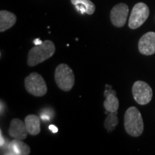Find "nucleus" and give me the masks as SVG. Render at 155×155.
Masks as SVG:
<instances>
[{
	"label": "nucleus",
	"mask_w": 155,
	"mask_h": 155,
	"mask_svg": "<svg viewBox=\"0 0 155 155\" xmlns=\"http://www.w3.org/2000/svg\"><path fill=\"white\" fill-rule=\"evenodd\" d=\"M55 53V45L50 40H45L41 45H35L30 50L28 56V65L35 66L51 58Z\"/></svg>",
	"instance_id": "nucleus-1"
},
{
	"label": "nucleus",
	"mask_w": 155,
	"mask_h": 155,
	"mask_svg": "<svg viewBox=\"0 0 155 155\" xmlns=\"http://www.w3.org/2000/svg\"><path fill=\"white\" fill-rule=\"evenodd\" d=\"M71 3L75 6L81 5L86 9V14L91 15L96 10V6L91 0H71Z\"/></svg>",
	"instance_id": "nucleus-15"
},
{
	"label": "nucleus",
	"mask_w": 155,
	"mask_h": 155,
	"mask_svg": "<svg viewBox=\"0 0 155 155\" xmlns=\"http://www.w3.org/2000/svg\"><path fill=\"white\" fill-rule=\"evenodd\" d=\"M25 124L26 126L28 134L32 136H36L40 132V121L38 116L34 114H30L25 119Z\"/></svg>",
	"instance_id": "nucleus-13"
},
{
	"label": "nucleus",
	"mask_w": 155,
	"mask_h": 155,
	"mask_svg": "<svg viewBox=\"0 0 155 155\" xmlns=\"http://www.w3.org/2000/svg\"><path fill=\"white\" fill-rule=\"evenodd\" d=\"M33 42H34V44L35 45H41L43 42H42L41 40H40V39L38 38V39H35V40H34Z\"/></svg>",
	"instance_id": "nucleus-18"
},
{
	"label": "nucleus",
	"mask_w": 155,
	"mask_h": 155,
	"mask_svg": "<svg viewBox=\"0 0 155 155\" xmlns=\"http://www.w3.org/2000/svg\"><path fill=\"white\" fill-rule=\"evenodd\" d=\"M150 15V9L146 4L139 2L134 6L129 20V28L135 30L146 22Z\"/></svg>",
	"instance_id": "nucleus-5"
},
{
	"label": "nucleus",
	"mask_w": 155,
	"mask_h": 155,
	"mask_svg": "<svg viewBox=\"0 0 155 155\" xmlns=\"http://www.w3.org/2000/svg\"><path fill=\"white\" fill-rule=\"evenodd\" d=\"M104 96L106 97V99L104 102V106L106 111H118L119 107V101L117 97L116 96V92L111 89L106 90L104 92Z\"/></svg>",
	"instance_id": "nucleus-11"
},
{
	"label": "nucleus",
	"mask_w": 155,
	"mask_h": 155,
	"mask_svg": "<svg viewBox=\"0 0 155 155\" xmlns=\"http://www.w3.org/2000/svg\"><path fill=\"white\" fill-rule=\"evenodd\" d=\"M7 154L28 155L30 153V148L28 144L19 139H15L10 141L7 147Z\"/></svg>",
	"instance_id": "nucleus-10"
},
{
	"label": "nucleus",
	"mask_w": 155,
	"mask_h": 155,
	"mask_svg": "<svg viewBox=\"0 0 155 155\" xmlns=\"http://www.w3.org/2000/svg\"><path fill=\"white\" fill-rule=\"evenodd\" d=\"M118 124H119V119L117 117V111L110 112L104 121V127L108 132H111L115 129Z\"/></svg>",
	"instance_id": "nucleus-14"
},
{
	"label": "nucleus",
	"mask_w": 155,
	"mask_h": 155,
	"mask_svg": "<svg viewBox=\"0 0 155 155\" xmlns=\"http://www.w3.org/2000/svg\"><path fill=\"white\" fill-rule=\"evenodd\" d=\"M28 131L25 122L19 119L12 120L9 129V134L11 137L19 140H24L28 137Z\"/></svg>",
	"instance_id": "nucleus-9"
},
{
	"label": "nucleus",
	"mask_w": 155,
	"mask_h": 155,
	"mask_svg": "<svg viewBox=\"0 0 155 155\" xmlns=\"http://www.w3.org/2000/svg\"><path fill=\"white\" fill-rule=\"evenodd\" d=\"M0 137H1V143H0V146L2 147L4 146V144H5V139H4L3 137V135H2V131H1V136H0Z\"/></svg>",
	"instance_id": "nucleus-17"
},
{
	"label": "nucleus",
	"mask_w": 155,
	"mask_h": 155,
	"mask_svg": "<svg viewBox=\"0 0 155 155\" xmlns=\"http://www.w3.org/2000/svg\"><path fill=\"white\" fill-rule=\"evenodd\" d=\"M25 86L27 91L35 96H43L48 91L45 81L38 73H32L25 78Z\"/></svg>",
	"instance_id": "nucleus-4"
},
{
	"label": "nucleus",
	"mask_w": 155,
	"mask_h": 155,
	"mask_svg": "<svg viewBox=\"0 0 155 155\" xmlns=\"http://www.w3.org/2000/svg\"><path fill=\"white\" fill-rule=\"evenodd\" d=\"M133 97L139 105H146L152 101L153 91L150 85L144 81H138L132 86Z\"/></svg>",
	"instance_id": "nucleus-6"
},
{
	"label": "nucleus",
	"mask_w": 155,
	"mask_h": 155,
	"mask_svg": "<svg viewBox=\"0 0 155 155\" xmlns=\"http://www.w3.org/2000/svg\"><path fill=\"white\" fill-rule=\"evenodd\" d=\"M17 17L15 14L9 11L0 12V32H5L16 23Z\"/></svg>",
	"instance_id": "nucleus-12"
},
{
	"label": "nucleus",
	"mask_w": 155,
	"mask_h": 155,
	"mask_svg": "<svg viewBox=\"0 0 155 155\" xmlns=\"http://www.w3.org/2000/svg\"><path fill=\"white\" fill-rule=\"evenodd\" d=\"M125 130L129 135L137 137L144 131V122L140 111L134 106L129 108L124 115Z\"/></svg>",
	"instance_id": "nucleus-2"
},
{
	"label": "nucleus",
	"mask_w": 155,
	"mask_h": 155,
	"mask_svg": "<svg viewBox=\"0 0 155 155\" xmlns=\"http://www.w3.org/2000/svg\"><path fill=\"white\" fill-rule=\"evenodd\" d=\"M55 80L58 88L63 91H69L75 83L73 70L66 64H60L55 69Z\"/></svg>",
	"instance_id": "nucleus-3"
},
{
	"label": "nucleus",
	"mask_w": 155,
	"mask_h": 155,
	"mask_svg": "<svg viewBox=\"0 0 155 155\" xmlns=\"http://www.w3.org/2000/svg\"><path fill=\"white\" fill-rule=\"evenodd\" d=\"M129 15V7L124 3H120L114 6L110 14L111 21L116 28L124 26Z\"/></svg>",
	"instance_id": "nucleus-7"
},
{
	"label": "nucleus",
	"mask_w": 155,
	"mask_h": 155,
	"mask_svg": "<svg viewBox=\"0 0 155 155\" xmlns=\"http://www.w3.org/2000/svg\"><path fill=\"white\" fill-rule=\"evenodd\" d=\"M140 53L151 55L155 53V32H149L140 38L138 44Z\"/></svg>",
	"instance_id": "nucleus-8"
},
{
	"label": "nucleus",
	"mask_w": 155,
	"mask_h": 155,
	"mask_svg": "<svg viewBox=\"0 0 155 155\" xmlns=\"http://www.w3.org/2000/svg\"><path fill=\"white\" fill-rule=\"evenodd\" d=\"M49 129L50 131H52V132L53 133H57L58 131V127H56V126H55V125H53V124H51V125H50L49 126Z\"/></svg>",
	"instance_id": "nucleus-16"
},
{
	"label": "nucleus",
	"mask_w": 155,
	"mask_h": 155,
	"mask_svg": "<svg viewBox=\"0 0 155 155\" xmlns=\"http://www.w3.org/2000/svg\"><path fill=\"white\" fill-rule=\"evenodd\" d=\"M42 120H50V116L48 115H45V114H42Z\"/></svg>",
	"instance_id": "nucleus-19"
}]
</instances>
